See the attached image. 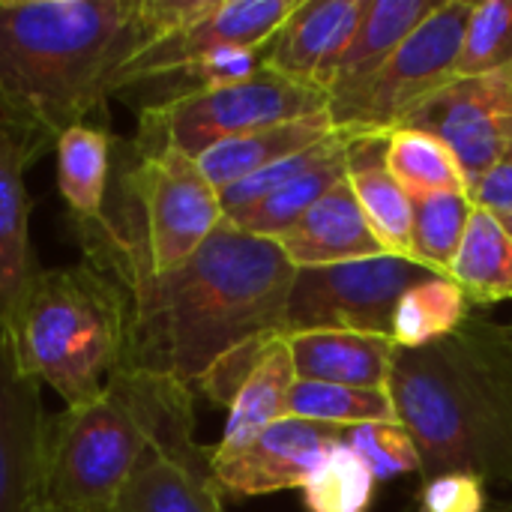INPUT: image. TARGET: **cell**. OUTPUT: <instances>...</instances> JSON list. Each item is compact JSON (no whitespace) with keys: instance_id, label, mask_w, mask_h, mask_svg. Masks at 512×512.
<instances>
[{"instance_id":"cell-1","label":"cell","mask_w":512,"mask_h":512,"mask_svg":"<svg viewBox=\"0 0 512 512\" xmlns=\"http://www.w3.org/2000/svg\"><path fill=\"white\" fill-rule=\"evenodd\" d=\"M210 0H0V114L42 153L102 114L123 69Z\"/></svg>"},{"instance_id":"cell-2","label":"cell","mask_w":512,"mask_h":512,"mask_svg":"<svg viewBox=\"0 0 512 512\" xmlns=\"http://www.w3.org/2000/svg\"><path fill=\"white\" fill-rule=\"evenodd\" d=\"M297 267L276 240L222 222L177 270L138 276L129 294V369L156 372L195 390L237 345L282 333Z\"/></svg>"},{"instance_id":"cell-3","label":"cell","mask_w":512,"mask_h":512,"mask_svg":"<svg viewBox=\"0 0 512 512\" xmlns=\"http://www.w3.org/2000/svg\"><path fill=\"white\" fill-rule=\"evenodd\" d=\"M396 420L417 444L423 474L512 477V342L468 324L429 348H396L387 387Z\"/></svg>"},{"instance_id":"cell-4","label":"cell","mask_w":512,"mask_h":512,"mask_svg":"<svg viewBox=\"0 0 512 512\" xmlns=\"http://www.w3.org/2000/svg\"><path fill=\"white\" fill-rule=\"evenodd\" d=\"M192 387L123 366L93 399L48 417L45 507L111 512L144 459L195 447Z\"/></svg>"},{"instance_id":"cell-5","label":"cell","mask_w":512,"mask_h":512,"mask_svg":"<svg viewBox=\"0 0 512 512\" xmlns=\"http://www.w3.org/2000/svg\"><path fill=\"white\" fill-rule=\"evenodd\" d=\"M6 336L21 369L63 408L93 402L126 363L129 294L87 261L39 267Z\"/></svg>"},{"instance_id":"cell-6","label":"cell","mask_w":512,"mask_h":512,"mask_svg":"<svg viewBox=\"0 0 512 512\" xmlns=\"http://www.w3.org/2000/svg\"><path fill=\"white\" fill-rule=\"evenodd\" d=\"M225 222L219 192L180 153L138 156L120 180V204L96 225L75 228L84 261L126 285L183 267Z\"/></svg>"},{"instance_id":"cell-7","label":"cell","mask_w":512,"mask_h":512,"mask_svg":"<svg viewBox=\"0 0 512 512\" xmlns=\"http://www.w3.org/2000/svg\"><path fill=\"white\" fill-rule=\"evenodd\" d=\"M327 111L330 93L324 87L294 81L261 66L246 81L204 90L138 114L132 150L138 156L180 153L198 159L222 141Z\"/></svg>"},{"instance_id":"cell-8","label":"cell","mask_w":512,"mask_h":512,"mask_svg":"<svg viewBox=\"0 0 512 512\" xmlns=\"http://www.w3.org/2000/svg\"><path fill=\"white\" fill-rule=\"evenodd\" d=\"M471 0H444L348 102L330 108L336 129L390 135L402 129L435 93L456 81Z\"/></svg>"},{"instance_id":"cell-9","label":"cell","mask_w":512,"mask_h":512,"mask_svg":"<svg viewBox=\"0 0 512 512\" xmlns=\"http://www.w3.org/2000/svg\"><path fill=\"white\" fill-rule=\"evenodd\" d=\"M429 276L435 273L399 255L297 270L285 309V336L309 330H357L390 336L399 297L414 282Z\"/></svg>"},{"instance_id":"cell-10","label":"cell","mask_w":512,"mask_h":512,"mask_svg":"<svg viewBox=\"0 0 512 512\" xmlns=\"http://www.w3.org/2000/svg\"><path fill=\"white\" fill-rule=\"evenodd\" d=\"M405 126L429 132L447 144L471 186L510 153L512 66L450 81Z\"/></svg>"},{"instance_id":"cell-11","label":"cell","mask_w":512,"mask_h":512,"mask_svg":"<svg viewBox=\"0 0 512 512\" xmlns=\"http://www.w3.org/2000/svg\"><path fill=\"white\" fill-rule=\"evenodd\" d=\"M300 0H210L201 15L171 36L144 48L120 75L117 90L129 81L162 75L228 48H264ZM114 90V93H117Z\"/></svg>"},{"instance_id":"cell-12","label":"cell","mask_w":512,"mask_h":512,"mask_svg":"<svg viewBox=\"0 0 512 512\" xmlns=\"http://www.w3.org/2000/svg\"><path fill=\"white\" fill-rule=\"evenodd\" d=\"M45 432L42 387L0 336V512L45 507Z\"/></svg>"},{"instance_id":"cell-13","label":"cell","mask_w":512,"mask_h":512,"mask_svg":"<svg viewBox=\"0 0 512 512\" xmlns=\"http://www.w3.org/2000/svg\"><path fill=\"white\" fill-rule=\"evenodd\" d=\"M342 441V429L297 417L267 426L249 447L231 456H213L210 468L222 495L255 498L285 489H303L318 471L330 447Z\"/></svg>"},{"instance_id":"cell-14","label":"cell","mask_w":512,"mask_h":512,"mask_svg":"<svg viewBox=\"0 0 512 512\" xmlns=\"http://www.w3.org/2000/svg\"><path fill=\"white\" fill-rule=\"evenodd\" d=\"M42 150L0 114V336H6L12 312L27 285L39 273L30 243V192L27 168Z\"/></svg>"},{"instance_id":"cell-15","label":"cell","mask_w":512,"mask_h":512,"mask_svg":"<svg viewBox=\"0 0 512 512\" xmlns=\"http://www.w3.org/2000/svg\"><path fill=\"white\" fill-rule=\"evenodd\" d=\"M363 3L366 0H300L261 48L264 66L285 78L318 84L324 69L354 36Z\"/></svg>"},{"instance_id":"cell-16","label":"cell","mask_w":512,"mask_h":512,"mask_svg":"<svg viewBox=\"0 0 512 512\" xmlns=\"http://www.w3.org/2000/svg\"><path fill=\"white\" fill-rule=\"evenodd\" d=\"M441 3L444 0H366L354 36L318 81L330 93V108L354 99Z\"/></svg>"},{"instance_id":"cell-17","label":"cell","mask_w":512,"mask_h":512,"mask_svg":"<svg viewBox=\"0 0 512 512\" xmlns=\"http://www.w3.org/2000/svg\"><path fill=\"white\" fill-rule=\"evenodd\" d=\"M213 447L153 450L111 512H225L210 468Z\"/></svg>"},{"instance_id":"cell-18","label":"cell","mask_w":512,"mask_h":512,"mask_svg":"<svg viewBox=\"0 0 512 512\" xmlns=\"http://www.w3.org/2000/svg\"><path fill=\"white\" fill-rule=\"evenodd\" d=\"M300 381L387 390L396 360L390 336L357 330H309L285 336Z\"/></svg>"},{"instance_id":"cell-19","label":"cell","mask_w":512,"mask_h":512,"mask_svg":"<svg viewBox=\"0 0 512 512\" xmlns=\"http://www.w3.org/2000/svg\"><path fill=\"white\" fill-rule=\"evenodd\" d=\"M276 243L297 270L387 255L369 231L348 177L333 186L294 228L279 234Z\"/></svg>"},{"instance_id":"cell-20","label":"cell","mask_w":512,"mask_h":512,"mask_svg":"<svg viewBox=\"0 0 512 512\" xmlns=\"http://www.w3.org/2000/svg\"><path fill=\"white\" fill-rule=\"evenodd\" d=\"M384 135H357L348 153V183L360 213L387 255L414 261L411 198L384 162Z\"/></svg>"},{"instance_id":"cell-21","label":"cell","mask_w":512,"mask_h":512,"mask_svg":"<svg viewBox=\"0 0 512 512\" xmlns=\"http://www.w3.org/2000/svg\"><path fill=\"white\" fill-rule=\"evenodd\" d=\"M333 129L336 126L330 120V111L303 117V120H288L279 126H267V129L222 141V144L210 147L207 153H201L195 162H198L201 174L207 177V183L216 192H225L234 183L312 147L315 141L327 138Z\"/></svg>"},{"instance_id":"cell-22","label":"cell","mask_w":512,"mask_h":512,"mask_svg":"<svg viewBox=\"0 0 512 512\" xmlns=\"http://www.w3.org/2000/svg\"><path fill=\"white\" fill-rule=\"evenodd\" d=\"M294 381H297L294 360H291L285 336H279L270 342L258 366L249 372V378L237 390L228 408L222 438L213 447V456H231L249 447L267 426L288 417V396H291Z\"/></svg>"},{"instance_id":"cell-23","label":"cell","mask_w":512,"mask_h":512,"mask_svg":"<svg viewBox=\"0 0 512 512\" xmlns=\"http://www.w3.org/2000/svg\"><path fill=\"white\" fill-rule=\"evenodd\" d=\"M57 189L75 228L96 225L108 204L114 138L93 123L66 129L54 141Z\"/></svg>"},{"instance_id":"cell-24","label":"cell","mask_w":512,"mask_h":512,"mask_svg":"<svg viewBox=\"0 0 512 512\" xmlns=\"http://www.w3.org/2000/svg\"><path fill=\"white\" fill-rule=\"evenodd\" d=\"M471 306L512 300V234L489 210H474L447 273Z\"/></svg>"},{"instance_id":"cell-25","label":"cell","mask_w":512,"mask_h":512,"mask_svg":"<svg viewBox=\"0 0 512 512\" xmlns=\"http://www.w3.org/2000/svg\"><path fill=\"white\" fill-rule=\"evenodd\" d=\"M471 321V303L450 276L414 282L396 303L390 339L402 351H420L456 336Z\"/></svg>"},{"instance_id":"cell-26","label":"cell","mask_w":512,"mask_h":512,"mask_svg":"<svg viewBox=\"0 0 512 512\" xmlns=\"http://www.w3.org/2000/svg\"><path fill=\"white\" fill-rule=\"evenodd\" d=\"M351 144L345 150L327 156L324 162L312 165L309 171H303L291 183L279 186L276 192L264 195L261 201H255V204H249V207L225 216V222H231L240 231H249V234L276 240L279 234H285L288 228H294L333 186H339L348 177V153H351Z\"/></svg>"},{"instance_id":"cell-27","label":"cell","mask_w":512,"mask_h":512,"mask_svg":"<svg viewBox=\"0 0 512 512\" xmlns=\"http://www.w3.org/2000/svg\"><path fill=\"white\" fill-rule=\"evenodd\" d=\"M384 138V162L411 201L444 192H468V177L462 165L435 135L405 126Z\"/></svg>"},{"instance_id":"cell-28","label":"cell","mask_w":512,"mask_h":512,"mask_svg":"<svg viewBox=\"0 0 512 512\" xmlns=\"http://www.w3.org/2000/svg\"><path fill=\"white\" fill-rule=\"evenodd\" d=\"M474 201L468 192H444L411 201V246L414 261L426 270L447 276L453 258L465 240L474 216Z\"/></svg>"},{"instance_id":"cell-29","label":"cell","mask_w":512,"mask_h":512,"mask_svg":"<svg viewBox=\"0 0 512 512\" xmlns=\"http://www.w3.org/2000/svg\"><path fill=\"white\" fill-rule=\"evenodd\" d=\"M288 417L351 429L360 423H387L396 420V408L387 390H357L321 381H294L288 396Z\"/></svg>"},{"instance_id":"cell-30","label":"cell","mask_w":512,"mask_h":512,"mask_svg":"<svg viewBox=\"0 0 512 512\" xmlns=\"http://www.w3.org/2000/svg\"><path fill=\"white\" fill-rule=\"evenodd\" d=\"M375 486L378 483L366 465L345 447V441H336L300 492L309 512H369Z\"/></svg>"},{"instance_id":"cell-31","label":"cell","mask_w":512,"mask_h":512,"mask_svg":"<svg viewBox=\"0 0 512 512\" xmlns=\"http://www.w3.org/2000/svg\"><path fill=\"white\" fill-rule=\"evenodd\" d=\"M507 66H512V0H480L471 6L456 78L489 75Z\"/></svg>"},{"instance_id":"cell-32","label":"cell","mask_w":512,"mask_h":512,"mask_svg":"<svg viewBox=\"0 0 512 512\" xmlns=\"http://www.w3.org/2000/svg\"><path fill=\"white\" fill-rule=\"evenodd\" d=\"M345 447L366 465L375 483H387L405 474H423L417 444L399 420L387 423H360L342 429Z\"/></svg>"},{"instance_id":"cell-33","label":"cell","mask_w":512,"mask_h":512,"mask_svg":"<svg viewBox=\"0 0 512 512\" xmlns=\"http://www.w3.org/2000/svg\"><path fill=\"white\" fill-rule=\"evenodd\" d=\"M282 333H270V336H258V339H249L243 345H237L234 351H228L225 357H219L207 375L195 384V390H201L210 402L222 405V408H231L237 390L243 387V381L249 378V372L258 366V360L264 357V351L270 348L273 339H279Z\"/></svg>"},{"instance_id":"cell-34","label":"cell","mask_w":512,"mask_h":512,"mask_svg":"<svg viewBox=\"0 0 512 512\" xmlns=\"http://www.w3.org/2000/svg\"><path fill=\"white\" fill-rule=\"evenodd\" d=\"M420 512H486V480L468 471L429 477L420 489Z\"/></svg>"},{"instance_id":"cell-35","label":"cell","mask_w":512,"mask_h":512,"mask_svg":"<svg viewBox=\"0 0 512 512\" xmlns=\"http://www.w3.org/2000/svg\"><path fill=\"white\" fill-rule=\"evenodd\" d=\"M468 198L474 201V207L489 210L495 216L512 213V159L498 162L492 171L477 177L468 186Z\"/></svg>"},{"instance_id":"cell-36","label":"cell","mask_w":512,"mask_h":512,"mask_svg":"<svg viewBox=\"0 0 512 512\" xmlns=\"http://www.w3.org/2000/svg\"><path fill=\"white\" fill-rule=\"evenodd\" d=\"M498 219L504 222V228H507V231L512 234V213H504V216H498Z\"/></svg>"},{"instance_id":"cell-37","label":"cell","mask_w":512,"mask_h":512,"mask_svg":"<svg viewBox=\"0 0 512 512\" xmlns=\"http://www.w3.org/2000/svg\"><path fill=\"white\" fill-rule=\"evenodd\" d=\"M36 512H63V510H51V507H39Z\"/></svg>"},{"instance_id":"cell-38","label":"cell","mask_w":512,"mask_h":512,"mask_svg":"<svg viewBox=\"0 0 512 512\" xmlns=\"http://www.w3.org/2000/svg\"><path fill=\"white\" fill-rule=\"evenodd\" d=\"M507 159H512V144H510V153H507Z\"/></svg>"},{"instance_id":"cell-39","label":"cell","mask_w":512,"mask_h":512,"mask_svg":"<svg viewBox=\"0 0 512 512\" xmlns=\"http://www.w3.org/2000/svg\"><path fill=\"white\" fill-rule=\"evenodd\" d=\"M507 336H510V342H512V327H510V330H507Z\"/></svg>"}]
</instances>
